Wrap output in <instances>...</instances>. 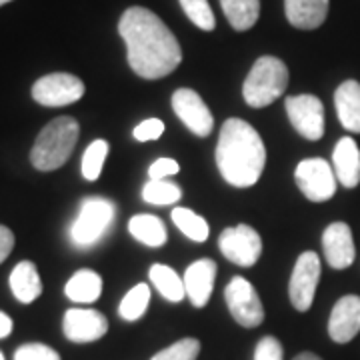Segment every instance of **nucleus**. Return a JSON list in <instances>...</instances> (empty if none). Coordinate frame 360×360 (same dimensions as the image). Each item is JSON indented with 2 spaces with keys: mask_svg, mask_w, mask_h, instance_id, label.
Instances as JSON below:
<instances>
[{
  "mask_svg": "<svg viewBox=\"0 0 360 360\" xmlns=\"http://www.w3.org/2000/svg\"><path fill=\"white\" fill-rule=\"evenodd\" d=\"M8 2H13V0H0V6H4V4H8Z\"/></svg>",
  "mask_w": 360,
  "mask_h": 360,
  "instance_id": "38",
  "label": "nucleus"
},
{
  "mask_svg": "<svg viewBox=\"0 0 360 360\" xmlns=\"http://www.w3.org/2000/svg\"><path fill=\"white\" fill-rule=\"evenodd\" d=\"M106 156H108V142L103 139L90 142L89 148L84 150V156H82V165H80L82 176L90 182L101 179Z\"/></svg>",
  "mask_w": 360,
  "mask_h": 360,
  "instance_id": "28",
  "label": "nucleus"
},
{
  "mask_svg": "<svg viewBox=\"0 0 360 360\" xmlns=\"http://www.w3.org/2000/svg\"><path fill=\"white\" fill-rule=\"evenodd\" d=\"M11 333H13V319L0 312V338H6Z\"/></svg>",
  "mask_w": 360,
  "mask_h": 360,
  "instance_id": "36",
  "label": "nucleus"
},
{
  "mask_svg": "<svg viewBox=\"0 0 360 360\" xmlns=\"http://www.w3.org/2000/svg\"><path fill=\"white\" fill-rule=\"evenodd\" d=\"M162 134H165V122L158 120V118H146V120H142L141 124L134 129V132H132V136L139 142L156 141Z\"/></svg>",
  "mask_w": 360,
  "mask_h": 360,
  "instance_id": "33",
  "label": "nucleus"
},
{
  "mask_svg": "<svg viewBox=\"0 0 360 360\" xmlns=\"http://www.w3.org/2000/svg\"><path fill=\"white\" fill-rule=\"evenodd\" d=\"M295 360H322L319 359L316 354H312V352H302V354H298Z\"/></svg>",
  "mask_w": 360,
  "mask_h": 360,
  "instance_id": "37",
  "label": "nucleus"
},
{
  "mask_svg": "<svg viewBox=\"0 0 360 360\" xmlns=\"http://www.w3.org/2000/svg\"><path fill=\"white\" fill-rule=\"evenodd\" d=\"M288 86V68L276 56H260L252 65L243 86L248 106L262 108L281 98Z\"/></svg>",
  "mask_w": 360,
  "mask_h": 360,
  "instance_id": "4",
  "label": "nucleus"
},
{
  "mask_svg": "<svg viewBox=\"0 0 360 360\" xmlns=\"http://www.w3.org/2000/svg\"><path fill=\"white\" fill-rule=\"evenodd\" d=\"M286 20L300 30H314L328 16V0H284Z\"/></svg>",
  "mask_w": 360,
  "mask_h": 360,
  "instance_id": "18",
  "label": "nucleus"
},
{
  "mask_svg": "<svg viewBox=\"0 0 360 360\" xmlns=\"http://www.w3.org/2000/svg\"><path fill=\"white\" fill-rule=\"evenodd\" d=\"M255 360H284L283 345L274 336H264L255 348Z\"/></svg>",
  "mask_w": 360,
  "mask_h": 360,
  "instance_id": "32",
  "label": "nucleus"
},
{
  "mask_svg": "<svg viewBox=\"0 0 360 360\" xmlns=\"http://www.w3.org/2000/svg\"><path fill=\"white\" fill-rule=\"evenodd\" d=\"M224 300L231 310L232 319L245 328H257L264 321V309L260 302V296L257 295L255 286L243 276H234L226 290Z\"/></svg>",
  "mask_w": 360,
  "mask_h": 360,
  "instance_id": "7",
  "label": "nucleus"
},
{
  "mask_svg": "<svg viewBox=\"0 0 360 360\" xmlns=\"http://www.w3.org/2000/svg\"><path fill=\"white\" fill-rule=\"evenodd\" d=\"M172 222L176 224L179 229L186 238H191L194 243H205L208 238V222H206L200 214H196L194 210H188V208H174L172 210Z\"/></svg>",
  "mask_w": 360,
  "mask_h": 360,
  "instance_id": "25",
  "label": "nucleus"
},
{
  "mask_svg": "<svg viewBox=\"0 0 360 360\" xmlns=\"http://www.w3.org/2000/svg\"><path fill=\"white\" fill-rule=\"evenodd\" d=\"M322 248H324L326 262L333 269H348L354 262L356 248H354V238L347 222H333L326 226V231L322 234Z\"/></svg>",
  "mask_w": 360,
  "mask_h": 360,
  "instance_id": "14",
  "label": "nucleus"
},
{
  "mask_svg": "<svg viewBox=\"0 0 360 360\" xmlns=\"http://www.w3.org/2000/svg\"><path fill=\"white\" fill-rule=\"evenodd\" d=\"M63 330L68 340L84 345L103 338L108 330V321L103 312L92 309H70L66 310Z\"/></svg>",
  "mask_w": 360,
  "mask_h": 360,
  "instance_id": "13",
  "label": "nucleus"
},
{
  "mask_svg": "<svg viewBox=\"0 0 360 360\" xmlns=\"http://www.w3.org/2000/svg\"><path fill=\"white\" fill-rule=\"evenodd\" d=\"M284 104L296 132L307 141H321L324 134V106L321 98L314 94H298L288 96Z\"/></svg>",
  "mask_w": 360,
  "mask_h": 360,
  "instance_id": "11",
  "label": "nucleus"
},
{
  "mask_svg": "<svg viewBox=\"0 0 360 360\" xmlns=\"http://www.w3.org/2000/svg\"><path fill=\"white\" fill-rule=\"evenodd\" d=\"M321 278V258L316 252H302L296 260L290 284H288V296L296 310L307 312L314 302L316 286Z\"/></svg>",
  "mask_w": 360,
  "mask_h": 360,
  "instance_id": "8",
  "label": "nucleus"
},
{
  "mask_svg": "<svg viewBox=\"0 0 360 360\" xmlns=\"http://www.w3.org/2000/svg\"><path fill=\"white\" fill-rule=\"evenodd\" d=\"M148 302H150V288L144 283L136 284L132 290L124 295L120 307H118V314L129 322L139 321L148 309Z\"/></svg>",
  "mask_w": 360,
  "mask_h": 360,
  "instance_id": "26",
  "label": "nucleus"
},
{
  "mask_svg": "<svg viewBox=\"0 0 360 360\" xmlns=\"http://www.w3.org/2000/svg\"><path fill=\"white\" fill-rule=\"evenodd\" d=\"M295 180L300 193L312 202H326L336 193L335 168L322 158H307L298 162Z\"/></svg>",
  "mask_w": 360,
  "mask_h": 360,
  "instance_id": "6",
  "label": "nucleus"
},
{
  "mask_svg": "<svg viewBox=\"0 0 360 360\" xmlns=\"http://www.w3.org/2000/svg\"><path fill=\"white\" fill-rule=\"evenodd\" d=\"M360 333V296H342L335 304L328 319V335L330 338L345 345L350 342Z\"/></svg>",
  "mask_w": 360,
  "mask_h": 360,
  "instance_id": "15",
  "label": "nucleus"
},
{
  "mask_svg": "<svg viewBox=\"0 0 360 360\" xmlns=\"http://www.w3.org/2000/svg\"><path fill=\"white\" fill-rule=\"evenodd\" d=\"M0 360H4V354H2V352H0Z\"/></svg>",
  "mask_w": 360,
  "mask_h": 360,
  "instance_id": "39",
  "label": "nucleus"
},
{
  "mask_svg": "<svg viewBox=\"0 0 360 360\" xmlns=\"http://www.w3.org/2000/svg\"><path fill=\"white\" fill-rule=\"evenodd\" d=\"M180 6L184 14L191 18V22L194 26H198L200 30H214L217 26V18H214V13L208 4V0H179Z\"/></svg>",
  "mask_w": 360,
  "mask_h": 360,
  "instance_id": "29",
  "label": "nucleus"
},
{
  "mask_svg": "<svg viewBox=\"0 0 360 360\" xmlns=\"http://www.w3.org/2000/svg\"><path fill=\"white\" fill-rule=\"evenodd\" d=\"M214 278H217V262L210 258H200L193 262L186 272H184V288L186 296L191 298L196 309H202L214 288Z\"/></svg>",
  "mask_w": 360,
  "mask_h": 360,
  "instance_id": "16",
  "label": "nucleus"
},
{
  "mask_svg": "<svg viewBox=\"0 0 360 360\" xmlns=\"http://www.w3.org/2000/svg\"><path fill=\"white\" fill-rule=\"evenodd\" d=\"M84 96V82L68 72H54L39 78L32 86V98L42 106H68Z\"/></svg>",
  "mask_w": 360,
  "mask_h": 360,
  "instance_id": "9",
  "label": "nucleus"
},
{
  "mask_svg": "<svg viewBox=\"0 0 360 360\" xmlns=\"http://www.w3.org/2000/svg\"><path fill=\"white\" fill-rule=\"evenodd\" d=\"M180 165L176 160H172V158H158L155 160L150 168H148V174H150V179L155 180H165L168 176H172V174H179Z\"/></svg>",
  "mask_w": 360,
  "mask_h": 360,
  "instance_id": "34",
  "label": "nucleus"
},
{
  "mask_svg": "<svg viewBox=\"0 0 360 360\" xmlns=\"http://www.w3.org/2000/svg\"><path fill=\"white\" fill-rule=\"evenodd\" d=\"M78 122L72 116H58L40 130L30 150V162L37 170L51 172L70 158L78 141Z\"/></svg>",
  "mask_w": 360,
  "mask_h": 360,
  "instance_id": "3",
  "label": "nucleus"
},
{
  "mask_svg": "<svg viewBox=\"0 0 360 360\" xmlns=\"http://www.w3.org/2000/svg\"><path fill=\"white\" fill-rule=\"evenodd\" d=\"M150 283L168 302H180L186 296L184 281L170 266L165 264H153L150 269Z\"/></svg>",
  "mask_w": 360,
  "mask_h": 360,
  "instance_id": "24",
  "label": "nucleus"
},
{
  "mask_svg": "<svg viewBox=\"0 0 360 360\" xmlns=\"http://www.w3.org/2000/svg\"><path fill=\"white\" fill-rule=\"evenodd\" d=\"M14 246V234L11 229L0 224V264L8 258V255L13 252Z\"/></svg>",
  "mask_w": 360,
  "mask_h": 360,
  "instance_id": "35",
  "label": "nucleus"
},
{
  "mask_svg": "<svg viewBox=\"0 0 360 360\" xmlns=\"http://www.w3.org/2000/svg\"><path fill=\"white\" fill-rule=\"evenodd\" d=\"M336 115L350 132H360V82L345 80L335 92Z\"/></svg>",
  "mask_w": 360,
  "mask_h": 360,
  "instance_id": "19",
  "label": "nucleus"
},
{
  "mask_svg": "<svg viewBox=\"0 0 360 360\" xmlns=\"http://www.w3.org/2000/svg\"><path fill=\"white\" fill-rule=\"evenodd\" d=\"M115 205L103 196L84 198L70 226V240L80 248L96 245L115 220Z\"/></svg>",
  "mask_w": 360,
  "mask_h": 360,
  "instance_id": "5",
  "label": "nucleus"
},
{
  "mask_svg": "<svg viewBox=\"0 0 360 360\" xmlns=\"http://www.w3.org/2000/svg\"><path fill=\"white\" fill-rule=\"evenodd\" d=\"M226 20L238 32L250 30L260 16V0H220Z\"/></svg>",
  "mask_w": 360,
  "mask_h": 360,
  "instance_id": "23",
  "label": "nucleus"
},
{
  "mask_svg": "<svg viewBox=\"0 0 360 360\" xmlns=\"http://www.w3.org/2000/svg\"><path fill=\"white\" fill-rule=\"evenodd\" d=\"M129 232L139 243L153 246V248L167 245L168 240L165 222L155 214H136V217H132L129 222Z\"/></svg>",
  "mask_w": 360,
  "mask_h": 360,
  "instance_id": "22",
  "label": "nucleus"
},
{
  "mask_svg": "<svg viewBox=\"0 0 360 360\" xmlns=\"http://www.w3.org/2000/svg\"><path fill=\"white\" fill-rule=\"evenodd\" d=\"M266 165V148L257 130L243 118H229L220 129L217 167L222 179L236 188L257 184Z\"/></svg>",
  "mask_w": 360,
  "mask_h": 360,
  "instance_id": "2",
  "label": "nucleus"
},
{
  "mask_svg": "<svg viewBox=\"0 0 360 360\" xmlns=\"http://www.w3.org/2000/svg\"><path fill=\"white\" fill-rule=\"evenodd\" d=\"M333 168L336 180L345 188H354L360 182V148L350 136H345L336 142L333 153Z\"/></svg>",
  "mask_w": 360,
  "mask_h": 360,
  "instance_id": "17",
  "label": "nucleus"
},
{
  "mask_svg": "<svg viewBox=\"0 0 360 360\" xmlns=\"http://www.w3.org/2000/svg\"><path fill=\"white\" fill-rule=\"evenodd\" d=\"M14 360H60V356L54 348L40 342H30L14 352Z\"/></svg>",
  "mask_w": 360,
  "mask_h": 360,
  "instance_id": "31",
  "label": "nucleus"
},
{
  "mask_svg": "<svg viewBox=\"0 0 360 360\" xmlns=\"http://www.w3.org/2000/svg\"><path fill=\"white\" fill-rule=\"evenodd\" d=\"M118 34L127 44L130 68L146 80L168 77L182 63L176 37L153 11L130 6L120 16Z\"/></svg>",
  "mask_w": 360,
  "mask_h": 360,
  "instance_id": "1",
  "label": "nucleus"
},
{
  "mask_svg": "<svg viewBox=\"0 0 360 360\" xmlns=\"http://www.w3.org/2000/svg\"><path fill=\"white\" fill-rule=\"evenodd\" d=\"M219 248L224 257L238 266H252L257 264L262 252V238L252 226L238 224L222 231L219 238Z\"/></svg>",
  "mask_w": 360,
  "mask_h": 360,
  "instance_id": "10",
  "label": "nucleus"
},
{
  "mask_svg": "<svg viewBox=\"0 0 360 360\" xmlns=\"http://www.w3.org/2000/svg\"><path fill=\"white\" fill-rule=\"evenodd\" d=\"M65 295L72 302H80V304L94 302V300H98L101 295H103V278L94 270H78V272H75L70 276V281L66 283Z\"/></svg>",
  "mask_w": 360,
  "mask_h": 360,
  "instance_id": "21",
  "label": "nucleus"
},
{
  "mask_svg": "<svg viewBox=\"0 0 360 360\" xmlns=\"http://www.w3.org/2000/svg\"><path fill=\"white\" fill-rule=\"evenodd\" d=\"M11 290L22 304H30L42 295V281L34 262L22 260L14 266L11 272Z\"/></svg>",
  "mask_w": 360,
  "mask_h": 360,
  "instance_id": "20",
  "label": "nucleus"
},
{
  "mask_svg": "<svg viewBox=\"0 0 360 360\" xmlns=\"http://www.w3.org/2000/svg\"><path fill=\"white\" fill-rule=\"evenodd\" d=\"M200 352V342L196 338H182L165 350L156 352L150 360H196Z\"/></svg>",
  "mask_w": 360,
  "mask_h": 360,
  "instance_id": "30",
  "label": "nucleus"
},
{
  "mask_svg": "<svg viewBox=\"0 0 360 360\" xmlns=\"http://www.w3.org/2000/svg\"><path fill=\"white\" fill-rule=\"evenodd\" d=\"M172 110L182 120V124L196 136L205 139L212 132L214 118L198 92L191 89L176 90L172 94Z\"/></svg>",
  "mask_w": 360,
  "mask_h": 360,
  "instance_id": "12",
  "label": "nucleus"
},
{
  "mask_svg": "<svg viewBox=\"0 0 360 360\" xmlns=\"http://www.w3.org/2000/svg\"><path fill=\"white\" fill-rule=\"evenodd\" d=\"M142 198H144L148 205L168 206V205L179 202L180 198H182V191H180V186L172 184V182H168L167 179L165 180L150 179L146 184H144V188H142Z\"/></svg>",
  "mask_w": 360,
  "mask_h": 360,
  "instance_id": "27",
  "label": "nucleus"
}]
</instances>
